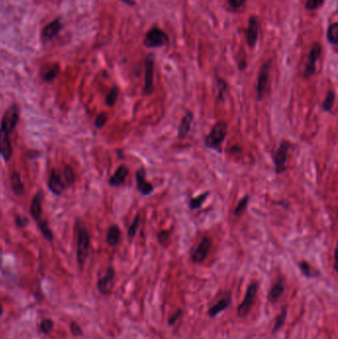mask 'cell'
Listing matches in <instances>:
<instances>
[{"mask_svg": "<svg viewBox=\"0 0 338 339\" xmlns=\"http://www.w3.org/2000/svg\"><path fill=\"white\" fill-rule=\"evenodd\" d=\"M145 67V85L143 89V94L145 96H150L153 94L155 89L154 84V74H155V55L150 53L146 56L144 61Z\"/></svg>", "mask_w": 338, "mask_h": 339, "instance_id": "cell-6", "label": "cell"}, {"mask_svg": "<svg viewBox=\"0 0 338 339\" xmlns=\"http://www.w3.org/2000/svg\"><path fill=\"white\" fill-rule=\"evenodd\" d=\"M271 67H272V60L269 59L260 68L258 79H257V86H256V95H257V99L259 101H262L268 96Z\"/></svg>", "mask_w": 338, "mask_h": 339, "instance_id": "cell-3", "label": "cell"}, {"mask_svg": "<svg viewBox=\"0 0 338 339\" xmlns=\"http://www.w3.org/2000/svg\"><path fill=\"white\" fill-rule=\"evenodd\" d=\"M321 53H322L321 45L318 42L313 43L311 48H310V51L307 55V59H306L305 67H304L303 75H304L305 79H309L315 75L316 64H317V62L321 56Z\"/></svg>", "mask_w": 338, "mask_h": 339, "instance_id": "cell-7", "label": "cell"}, {"mask_svg": "<svg viewBox=\"0 0 338 339\" xmlns=\"http://www.w3.org/2000/svg\"><path fill=\"white\" fill-rule=\"evenodd\" d=\"M247 1L248 0H228L227 3H228V6L230 8L237 10V9H240L241 7H243Z\"/></svg>", "mask_w": 338, "mask_h": 339, "instance_id": "cell-40", "label": "cell"}, {"mask_svg": "<svg viewBox=\"0 0 338 339\" xmlns=\"http://www.w3.org/2000/svg\"><path fill=\"white\" fill-rule=\"evenodd\" d=\"M170 43V38L168 34L159 27H152L146 33L143 44L145 47L150 49L162 48Z\"/></svg>", "mask_w": 338, "mask_h": 339, "instance_id": "cell-4", "label": "cell"}, {"mask_svg": "<svg viewBox=\"0 0 338 339\" xmlns=\"http://www.w3.org/2000/svg\"><path fill=\"white\" fill-rule=\"evenodd\" d=\"M139 225H140V215L137 214V215L135 216V218L133 219L131 225H130L129 228H128V237H129L130 239H133V238L135 237V235H136V233H137V231H138Z\"/></svg>", "mask_w": 338, "mask_h": 339, "instance_id": "cell-35", "label": "cell"}, {"mask_svg": "<svg viewBox=\"0 0 338 339\" xmlns=\"http://www.w3.org/2000/svg\"><path fill=\"white\" fill-rule=\"evenodd\" d=\"M38 225L39 228L42 232V234L44 235V237L48 240V241H52L53 240V232L51 230V228L49 227V224L46 221H38Z\"/></svg>", "mask_w": 338, "mask_h": 339, "instance_id": "cell-33", "label": "cell"}, {"mask_svg": "<svg viewBox=\"0 0 338 339\" xmlns=\"http://www.w3.org/2000/svg\"><path fill=\"white\" fill-rule=\"evenodd\" d=\"M211 246H212L211 238L208 236L203 237L201 239V241L199 242V244L193 250L192 255H191L192 261L195 264L202 263L206 259L208 253L211 249Z\"/></svg>", "mask_w": 338, "mask_h": 339, "instance_id": "cell-8", "label": "cell"}, {"mask_svg": "<svg viewBox=\"0 0 338 339\" xmlns=\"http://www.w3.org/2000/svg\"><path fill=\"white\" fill-rule=\"evenodd\" d=\"M71 328V332L73 335L75 336H82L83 335V330L81 328V326L79 324H77L76 322H72L70 325Z\"/></svg>", "mask_w": 338, "mask_h": 339, "instance_id": "cell-41", "label": "cell"}, {"mask_svg": "<svg viewBox=\"0 0 338 339\" xmlns=\"http://www.w3.org/2000/svg\"><path fill=\"white\" fill-rule=\"evenodd\" d=\"M194 119V115L192 111H188L185 116L182 118L181 123L178 128V135L177 138L180 140H184L190 133L192 129V125Z\"/></svg>", "mask_w": 338, "mask_h": 339, "instance_id": "cell-16", "label": "cell"}, {"mask_svg": "<svg viewBox=\"0 0 338 339\" xmlns=\"http://www.w3.org/2000/svg\"><path fill=\"white\" fill-rule=\"evenodd\" d=\"M120 236H121V232L119 227L116 224H113L109 227L108 231H107V235H106V241L108 243V245L114 247L116 245H118L119 241H120Z\"/></svg>", "mask_w": 338, "mask_h": 339, "instance_id": "cell-22", "label": "cell"}, {"mask_svg": "<svg viewBox=\"0 0 338 339\" xmlns=\"http://www.w3.org/2000/svg\"><path fill=\"white\" fill-rule=\"evenodd\" d=\"M61 176H62V179L64 181L66 188L74 185V183L76 181V175L74 173V170L69 165L64 166V169L61 173Z\"/></svg>", "mask_w": 338, "mask_h": 339, "instance_id": "cell-25", "label": "cell"}, {"mask_svg": "<svg viewBox=\"0 0 338 339\" xmlns=\"http://www.w3.org/2000/svg\"><path fill=\"white\" fill-rule=\"evenodd\" d=\"M129 174V170L125 165H121L117 168L115 173L109 180V185L111 187H119L124 184L127 176Z\"/></svg>", "mask_w": 338, "mask_h": 339, "instance_id": "cell-18", "label": "cell"}, {"mask_svg": "<svg viewBox=\"0 0 338 339\" xmlns=\"http://www.w3.org/2000/svg\"><path fill=\"white\" fill-rule=\"evenodd\" d=\"M157 240H158V242L162 246H164V247L168 246L170 244V242H171V234H170V232L167 231V230L160 231L158 233V235H157Z\"/></svg>", "mask_w": 338, "mask_h": 339, "instance_id": "cell-36", "label": "cell"}, {"mask_svg": "<svg viewBox=\"0 0 338 339\" xmlns=\"http://www.w3.org/2000/svg\"><path fill=\"white\" fill-rule=\"evenodd\" d=\"M59 73V66L58 65H54L53 67H51L43 76L44 81L46 82H52L55 80V78L58 76Z\"/></svg>", "mask_w": 338, "mask_h": 339, "instance_id": "cell-37", "label": "cell"}, {"mask_svg": "<svg viewBox=\"0 0 338 339\" xmlns=\"http://www.w3.org/2000/svg\"><path fill=\"white\" fill-rule=\"evenodd\" d=\"M135 180H136L137 190L142 195L146 196V195H150L154 193L155 188L153 187V185L151 183L146 181V170L144 168H141L136 172Z\"/></svg>", "mask_w": 338, "mask_h": 339, "instance_id": "cell-12", "label": "cell"}, {"mask_svg": "<svg viewBox=\"0 0 338 339\" xmlns=\"http://www.w3.org/2000/svg\"><path fill=\"white\" fill-rule=\"evenodd\" d=\"M291 147L290 142L288 140H283L275 153L274 156V166L277 175H281L286 172L288 166V153Z\"/></svg>", "mask_w": 338, "mask_h": 339, "instance_id": "cell-5", "label": "cell"}, {"mask_svg": "<svg viewBox=\"0 0 338 339\" xmlns=\"http://www.w3.org/2000/svg\"><path fill=\"white\" fill-rule=\"evenodd\" d=\"M53 327H54V322L52 319H49V318L43 319L40 323V329L45 334L50 333L51 330L53 329Z\"/></svg>", "mask_w": 338, "mask_h": 339, "instance_id": "cell-38", "label": "cell"}, {"mask_svg": "<svg viewBox=\"0 0 338 339\" xmlns=\"http://www.w3.org/2000/svg\"><path fill=\"white\" fill-rule=\"evenodd\" d=\"M249 199H250L249 195L246 194V195H244V196L239 200V202L237 203L236 207L234 208V211H233L234 215L240 216L241 214L244 213V211L246 210L247 205H248V203H249Z\"/></svg>", "mask_w": 338, "mask_h": 339, "instance_id": "cell-28", "label": "cell"}, {"mask_svg": "<svg viewBox=\"0 0 338 339\" xmlns=\"http://www.w3.org/2000/svg\"><path fill=\"white\" fill-rule=\"evenodd\" d=\"M334 101H335V93L333 91H328L327 95L322 102V109L325 112H331L333 105H334Z\"/></svg>", "mask_w": 338, "mask_h": 339, "instance_id": "cell-27", "label": "cell"}, {"mask_svg": "<svg viewBox=\"0 0 338 339\" xmlns=\"http://www.w3.org/2000/svg\"><path fill=\"white\" fill-rule=\"evenodd\" d=\"M325 0H306L304 7L308 11H314L319 9L323 4Z\"/></svg>", "mask_w": 338, "mask_h": 339, "instance_id": "cell-34", "label": "cell"}, {"mask_svg": "<svg viewBox=\"0 0 338 339\" xmlns=\"http://www.w3.org/2000/svg\"><path fill=\"white\" fill-rule=\"evenodd\" d=\"M77 235H78V262L81 268L84 267L90 248V235L87 227L83 223H78L77 225Z\"/></svg>", "mask_w": 338, "mask_h": 339, "instance_id": "cell-2", "label": "cell"}, {"mask_svg": "<svg viewBox=\"0 0 338 339\" xmlns=\"http://www.w3.org/2000/svg\"><path fill=\"white\" fill-rule=\"evenodd\" d=\"M114 277H115V270L113 267L110 266L106 270L105 275L102 278H100L98 283H97L98 291L102 294H109L111 292L112 288H113Z\"/></svg>", "mask_w": 338, "mask_h": 339, "instance_id": "cell-13", "label": "cell"}, {"mask_svg": "<svg viewBox=\"0 0 338 339\" xmlns=\"http://www.w3.org/2000/svg\"><path fill=\"white\" fill-rule=\"evenodd\" d=\"M298 267H299L301 273H302L305 277H307V278H313V277H315V276L317 275V274L315 273V271L311 268V266H310L307 262H305V261L299 262V263H298Z\"/></svg>", "mask_w": 338, "mask_h": 339, "instance_id": "cell-31", "label": "cell"}, {"mask_svg": "<svg viewBox=\"0 0 338 339\" xmlns=\"http://www.w3.org/2000/svg\"><path fill=\"white\" fill-rule=\"evenodd\" d=\"M230 151H231V153L232 154H238V153H240L241 151H242V149H241V147L240 146H238V145H234V146H232V148L230 149Z\"/></svg>", "mask_w": 338, "mask_h": 339, "instance_id": "cell-45", "label": "cell"}, {"mask_svg": "<svg viewBox=\"0 0 338 339\" xmlns=\"http://www.w3.org/2000/svg\"><path fill=\"white\" fill-rule=\"evenodd\" d=\"M286 318H287V308L285 307L282 309V311L279 313V315L277 316V318L275 320V325L272 329L273 333H276L278 330H280L283 327V325L286 321Z\"/></svg>", "mask_w": 338, "mask_h": 339, "instance_id": "cell-29", "label": "cell"}, {"mask_svg": "<svg viewBox=\"0 0 338 339\" xmlns=\"http://www.w3.org/2000/svg\"><path fill=\"white\" fill-rule=\"evenodd\" d=\"M259 38V21L254 15L248 18V25L246 29V41L249 48H255Z\"/></svg>", "mask_w": 338, "mask_h": 339, "instance_id": "cell-11", "label": "cell"}, {"mask_svg": "<svg viewBox=\"0 0 338 339\" xmlns=\"http://www.w3.org/2000/svg\"><path fill=\"white\" fill-rule=\"evenodd\" d=\"M257 291H258L257 283H252L249 285L247 291L245 293V296L243 298V301L238 306V315L240 317H244L249 313L251 305L255 299Z\"/></svg>", "mask_w": 338, "mask_h": 339, "instance_id": "cell-10", "label": "cell"}, {"mask_svg": "<svg viewBox=\"0 0 338 339\" xmlns=\"http://www.w3.org/2000/svg\"><path fill=\"white\" fill-rule=\"evenodd\" d=\"M285 287H286L285 286V280L283 278L278 279V281L275 283V285L272 287V289L269 292V295H268L269 300L271 302L277 301L282 296V294L284 293Z\"/></svg>", "mask_w": 338, "mask_h": 339, "instance_id": "cell-20", "label": "cell"}, {"mask_svg": "<svg viewBox=\"0 0 338 339\" xmlns=\"http://www.w3.org/2000/svg\"><path fill=\"white\" fill-rule=\"evenodd\" d=\"M216 81H217V87H218V94H217V99L219 101H222L224 99V95L227 91V83L219 78V77H216Z\"/></svg>", "mask_w": 338, "mask_h": 339, "instance_id": "cell-32", "label": "cell"}, {"mask_svg": "<svg viewBox=\"0 0 338 339\" xmlns=\"http://www.w3.org/2000/svg\"><path fill=\"white\" fill-rule=\"evenodd\" d=\"M42 199H43L42 193H38L37 194H35L31 202L30 212H31V215L34 217V219H36L37 221L40 220L41 214H42Z\"/></svg>", "mask_w": 338, "mask_h": 339, "instance_id": "cell-21", "label": "cell"}, {"mask_svg": "<svg viewBox=\"0 0 338 339\" xmlns=\"http://www.w3.org/2000/svg\"><path fill=\"white\" fill-rule=\"evenodd\" d=\"M12 152L13 149L9 138V133L0 128V155L5 161H9L12 157Z\"/></svg>", "mask_w": 338, "mask_h": 339, "instance_id": "cell-15", "label": "cell"}, {"mask_svg": "<svg viewBox=\"0 0 338 339\" xmlns=\"http://www.w3.org/2000/svg\"><path fill=\"white\" fill-rule=\"evenodd\" d=\"M246 67H247V63H246L245 60H241V61L238 63V69H239V71H241V72L245 71Z\"/></svg>", "mask_w": 338, "mask_h": 339, "instance_id": "cell-44", "label": "cell"}, {"mask_svg": "<svg viewBox=\"0 0 338 339\" xmlns=\"http://www.w3.org/2000/svg\"><path fill=\"white\" fill-rule=\"evenodd\" d=\"M120 1L124 2L125 4H127V5H129V6H134V5H135V3H134L133 0H120Z\"/></svg>", "mask_w": 338, "mask_h": 339, "instance_id": "cell-46", "label": "cell"}, {"mask_svg": "<svg viewBox=\"0 0 338 339\" xmlns=\"http://www.w3.org/2000/svg\"><path fill=\"white\" fill-rule=\"evenodd\" d=\"M10 182H11V187L13 190V193L15 194L21 195L24 193V186L21 181L20 174L18 172H14L11 177H10Z\"/></svg>", "mask_w": 338, "mask_h": 339, "instance_id": "cell-23", "label": "cell"}, {"mask_svg": "<svg viewBox=\"0 0 338 339\" xmlns=\"http://www.w3.org/2000/svg\"><path fill=\"white\" fill-rule=\"evenodd\" d=\"M62 28V24L60 19H56L50 24H48L42 32V39L44 41H50L52 40L55 36H57Z\"/></svg>", "mask_w": 338, "mask_h": 339, "instance_id": "cell-19", "label": "cell"}, {"mask_svg": "<svg viewBox=\"0 0 338 339\" xmlns=\"http://www.w3.org/2000/svg\"><path fill=\"white\" fill-rule=\"evenodd\" d=\"M107 120H108V115H107L106 113H103V112H102V113H99V114L97 115V119H96L95 125H96L97 128L100 129V128H102V127L106 124Z\"/></svg>", "mask_w": 338, "mask_h": 339, "instance_id": "cell-39", "label": "cell"}, {"mask_svg": "<svg viewBox=\"0 0 338 339\" xmlns=\"http://www.w3.org/2000/svg\"><path fill=\"white\" fill-rule=\"evenodd\" d=\"M2 313H3V307L1 304H0V315H1Z\"/></svg>", "mask_w": 338, "mask_h": 339, "instance_id": "cell-47", "label": "cell"}, {"mask_svg": "<svg viewBox=\"0 0 338 339\" xmlns=\"http://www.w3.org/2000/svg\"><path fill=\"white\" fill-rule=\"evenodd\" d=\"M118 96H119V90L117 87H113L109 94L106 96V98H105V103L107 106H114V104L116 103L117 101V98H118Z\"/></svg>", "mask_w": 338, "mask_h": 339, "instance_id": "cell-30", "label": "cell"}, {"mask_svg": "<svg viewBox=\"0 0 338 339\" xmlns=\"http://www.w3.org/2000/svg\"><path fill=\"white\" fill-rule=\"evenodd\" d=\"M208 196H209V192H205V193H203V194H201L192 198L190 200V202H189L190 209L191 210H197V209H199L203 205L204 201L207 199Z\"/></svg>", "mask_w": 338, "mask_h": 339, "instance_id": "cell-26", "label": "cell"}, {"mask_svg": "<svg viewBox=\"0 0 338 339\" xmlns=\"http://www.w3.org/2000/svg\"><path fill=\"white\" fill-rule=\"evenodd\" d=\"M48 187L52 193H54L55 194H58V195L62 194L64 193V191L66 190V186L64 184V181L62 179V176H61V173L59 170L54 169L51 172Z\"/></svg>", "mask_w": 338, "mask_h": 339, "instance_id": "cell-14", "label": "cell"}, {"mask_svg": "<svg viewBox=\"0 0 338 339\" xmlns=\"http://www.w3.org/2000/svg\"><path fill=\"white\" fill-rule=\"evenodd\" d=\"M18 120H19L18 106L12 105L3 114L0 128H2L3 130H5L7 133L10 134L15 129V127L18 123Z\"/></svg>", "mask_w": 338, "mask_h": 339, "instance_id": "cell-9", "label": "cell"}, {"mask_svg": "<svg viewBox=\"0 0 338 339\" xmlns=\"http://www.w3.org/2000/svg\"><path fill=\"white\" fill-rule=\"evenodd\" d=\"M228 125L224 121H217L204 139V145L208 149H212L221 153V145L227 136Z\"/></svg>", "mask_w": 338, "mask_h": 339, "instance_id": "cell-1", "label": "cell"}, {"mask_svg": "<svg viewBox=\"0 0 338 339\" xmlns=\"http://www.w3.org/2000/svg\"><path fill=\"white\" fill-rule=\"evenodd\" d=\"M230 302H231V295L229 292H226L213 306H211L208 309V315L210 317L216 316L218 313H220L221 311L226 309L229 306Z\"/></svg>", "mask_w": 338, "mask_h": 339, "instance_id": "cell-17", "label": "cell"}, {"mask_svg": "<svg viewBox=\"0 0 338 339\" xmlns=\"http://www.w3.org/2000/svg\"><path fill=\"white\" fill-rule=\"evenodd\" d=\"M28 219L23 217V216H17L16 217V224L19 226V227H24L28 224Z\"/></svg>", "mask_w": 338, "mask_h": 339, "instance_id": "cell-43", "label": "cell"}, {"mask_svg": "<svg viewBox=\"0 0 338 339\" xmlns=\"http://www.w3.org/2000/svg\"><path fill=\"white\" fill-rule=\"evenodd\" d=\"M326 39L330 45L334 47L337 46L338 44V23L337 22H333L332 24L328 26L327 32H326Z\"/></svg>", "mask_w": 338, "mask_h": 339, "instance_id": "cell-24", "label": "cell"}, {"mask_svg": "<svg viewBox=\"0 0 338 339\" xmlns=\"http://www.w3.org/2000/svg\"><path fill=\"white\" fill-rule=\"evenodd\" d=\"M182 313H183V310L182 309H178L177 310V312L176 313H174L170 318H169V324L170 325H172V324H174L180 317H181V315H182Z\"/></svg>", "mask_w": 338, "mask_h": 339, "instance_id": "cell-42", "label": "cell"}]
</instances>
